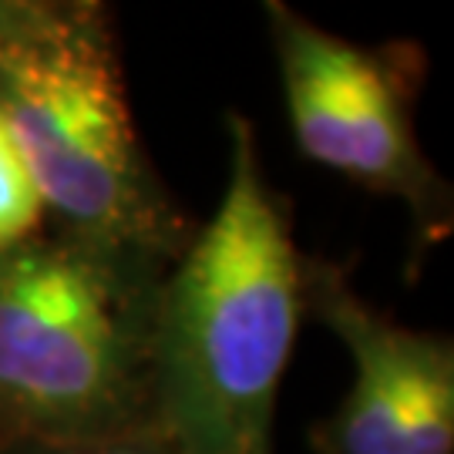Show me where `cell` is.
<instances>
[{"label":"cell","mask_w":454,"mask_h":454,"mask_svg":"<svg viewBox=\"0 0 454 454\" xmlns=\"http://www.w3.org/2000/svg\"><path fill=\"white\" fill-rule=\"evenodd\" d=\"M303 303V262L256 131L232 114L226 192L152 293L148 427L176 454H273Z\"/></svg>","instance_id":"1"},{"label":"cell","mask_w":454,"mask_h":454,"mask_svg":"<svg viewBox=\"0 0 454 454\" xmlns=\"http://www.w3.org/2000/svg\"><path fill=\"white\" fill-rule=\"evenodd\" d=\"M0 121L67 243L148 279L185 249L135 135L112 17L91 0H0Z\"/></svg>","instance_id":"2"},{"label":"cell","mask_w":454,"mask_h":454,"mask_svg":"<svg viewBox=\"0 0 454 454\" xmlns=\"http://www.w3.org/2000/svg\"><path fill=\"white\" fill-rule=\"evenodd\" d=\"M148 279L67 239L0 253L4 441H95L148 427Z\"/></svg>","instance_id":"3"},{"label":"cell","mask_w":454,"mask_h":454,"mask_svg":"<svg viewBox=\"0 0 454 454\" xmlns=\"http://www.w3.org/2000/svg\"><path fill=\"white\" fill-rule=\"evenodd\" d=\"M266 20L303 155L407 202L418 226L438 239L451 226V199L418 145L401 67L384 51L350 44L286 4H266Z\"/></svg>","instance_id":"4"},{"label":"cell","mask_w":454,"mask_h":454,"mask_svg":"<svg viewBox=\"0 0 454 454\" xmlns=\"http://www.w3.org/2000/svg\"><path fill=\"white\" fill-rule=\"evenodd\" d=\"M303 300L343 340L354 384L320 427L326 454H451L454 347L390 320L333 266H303Z\"/></svg>","instance_id":"5"},{"label":"cell","mask_w":454,"mask_h":454,"mask_svg":"<svg viewBox=\"0 0 454 454\" xmlns=\"http://www.w3.org/2000/svg\"><path fill=\"white\" fill-rule=\"evenodd\" d=\"M44 219L41 195L34 189L27 165L17 152L11 131L0 121V253L27 243Z\"/></svg>","instance_id":"6"},{"label":"cell","mask_w":454,"mask_h":454,"mask_svg":"<svg viewBox=\"0 0 454 454\" xmlns=\"http://www.w3.org/2000/svg\"><path fill=\"white\" fill-rule=\"evenodd\" d=\"M0 454H176L155 431L95 441H0Z\"/></svg>","instance_id":"7"}]
</instances>
